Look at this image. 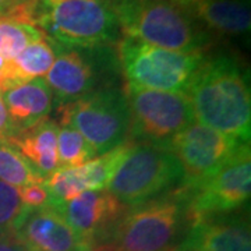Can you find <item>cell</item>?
<instances>
[{
	"instance_id": "cell-1",
	"label": "cell",
	"mask_w": 251,
	"mask_h": 251,
	"mask_svg": "<svg viewBox=\"0 0 251 251\" xmlns=\"http://www.w3.org/2000/svg\"><path fill=\"white\" fill-rule=\"evenodd\" d=\"M186 94L197 122L239 141L250 143V88L246 72L233 56H205Z\"/></svg>"
},
{
	"instance_id": "cell-2",
	"label": "cell",
	"mask_w": 251,
	"mask_h": 251,
	"mask_svg": "<svg viewBox=\"0 0 251 251\" xmlns=\"http://www.w3.org/2000/svg\"><path fill=\"white\" fill-rule=\"evenodd\" d=\"M190 226L187 190L181 184L147 202L127 206L108 242L113 251H176Z\"/></svg>"
},
{
	"instance_id": "cell-3",
	"label": "cell",
	"mask_w": 251,
	"mask_h": 251,
	"mask_svg": "<svg viewBox=\"0 0 251 251\" xmlns=\"http://www.w3.org/2000/svg\"><path fill=\"white\" fill-rule=\"evenodd\" d=\"M112 6L125 36L175 52H205L211 45L209 34L173 0H127Z\"/></svg>"
},
{
	"instance_id": "cell-4",
	"label": "cell",
	"mask_w": 251,
	"mask_h": 251,
	"mask_svg": "<svg viewBox=\"0 0 251 251\" xmlns=\"http://www.w3.org/2000/svg\"><path fill=\"white\" fill-rule=\"evenodd\" d=\"M35 25L49 41L72 48L115 46L122 39L110 0H59L50 6L38 0Z\"/></svg>"
},
{
	"instance_id": "cell-5",
	"label": "cell",
	"mask_w": 251,
	"mask_h": 251,
	"mask_svg": "<svg viewBox=\"0 0 251 251\" xmlns=\"http://www.w3.org/2000/svg\"><path fill=\"white\" fill-rule=\"evenodd\" d=\"M126 84L135 88L187 92L205 52H175L122 36L116 46Z\"/></svg>"
},
{
	"instance_id": "cell-6",
	"label": "cell",
	"mask_w": 251,
	"mask_h": 251,
	"mask_svg": "<svg viewBox=\"0 0 251 251\" xmlns=\"http://www.w3.org/2000/svg\"><path fill=\"white\" fill-rule=\"evenodd\" d=\"M181 181V166L171 150L131 141L106 190L123 205L134 206L171 191Z\"/></svg>"
},
{
	"instance_id": "cell-7",
	"label": "cell",
	"mask_w": 251,
	"mask_h": 251,
	"mask_svg": "<svg viewBox=\"0 0 251 251\" xmlns=\"http://www.w3.org/2000/svg\"><path fill=\"white\" fill-rule=\"evenodd\" d=\"M52 45L56 60L45 81L52 90L56 109L67 106L92 91L116 85L115 75L120 63L113 46L72 48L54 42Z\"/></svg>"
},
{
	"instance_id": "cell-8",
	"label": "cell",
	"mask_w": 251,
	"mask_h": 251,
	"mask_svg": "<svg viewBox=\"0 0 251 251\" xmlns=\"http://www.w3.org/2000/svg\"><path fill=\"white\" fill-rule=\"evenodd\" d=\"M60 125L72 126L94 148L97 156L127 140L130 108L125 90L117 85L92 91L67 106L56 109Z\"/></svg>"
},
{
	"instance_id": "cell-9",
	"label": "cell",
	"mask_w": 251,
	"mask_h": 251,
	"mask_svg": "<svg viewBox=\"0 0 251 251\" xmlns=\"http://www.w3.org/2000/svg\"><path fill=\"white\" fill-rule=\"evenodd\" d=\"M130 108L128 140L168 148L176 135L196 122L191 100L186 92L135 88L126 84Z\"/></svg>"
},
{
	"instance_id": "cell-10",
	"label": "cell",
	"mask_w": 251,
	"mask_h": 251,
	"mask_svg": "<svg viewBox=\"0 0 251 251\" xmlns=\"http://www.w3.org/2000/svg\"><path fill=\"white\" fill-rule=\"evenodd\" d=\"M184 188L188 194L190 224L200 218L239 209L250 200L251 194L250 144L243 145L229 161L205 179Z\"/></svg>"
},
{
	"instance_id": "cell-11",
	"label": "cell",
	"mask_w": 251,
	"mask_h": 251,
	"mask_svg": "<svg viewBox=\"0 0 251 251\" xmlns=\"http://www.w3.org/2000/svg\"><path fill=\"white\" fill-rule=\"evenodd\" d=\"M246 144L250 143L222 134L196 120L176 135L169 145L183 171L181 186L191 187L205 179Z\"/></svg>"
},
{
	"instance_id": "cell-12",
	"label": "cell",
	"mask_w": 251,
	"mask_h": 251,
	"mask_svg": "<svg viewBox=\"0 0 251 251\" xmlns=\"http://www.w3.org/2000/svg\"><path fill=\"white\" fill-rule=\"evenodd\" d=\"M50 208L72 226L75 233L90 243L92 250L108 242L113 227L127 209L108 190L84 191Z\"/></svg>"
},
{
	"instance_id": "cell-13",
	"label": "cell",
	"mask_w": 251,
	"mask_h": 251,
	"mask_svg": "<svg viewBox=\"0 0 251 251\" xmlns=\"http://www.w3.org/2000/svg\"><path fill=\"white\" fill-rule=\"evenodd\" d=\"M13 232L29 251H92V246L75 233L50 206H24Z\"/></svg>"
},
{
	"instance_id": "cell-14",
	"label": "cell",
	"mask_w": 251,
	"mask_h": 251,
	"mask_svg": "<svg viewBox=\"0 0 251 251\" xmlns=\"http://www.w3.org/2000/svg\"><path fill=\"white\" fill-rule=\"evenodd\" d=\"M177 251H251L250 225L230 212L200 218L190 224Z\"/></svg>"
},
{
	"instance_id": "cell-15",
	"label": "cell",
	"mask_w": 251,
	"mask_h": 251,
	"mask_svg": "<svg viewBox=\"0 0 251 251\" xmlns=\"http://www.w3.org/2000/svg\"><path fill=\"white\" fill-rule=\"evenodd\" d=\"M57 133V125L45 117L28 128L16 131L9 138L7 145L16 148L36 173L46 179L59 168Z\"/></svg>"
},
{
	"instance_id": "cell-16",
	"label": "cell",
	"mask_w": 251,
	"mask_h": 251,
	"mask_svg": "<svg viewBox=\"0 0 251 251\" xmlns=\"http://www.w3.org/2000/svg\"><path fill=\"white\" fill-rule=\"evenodd\" d=\"M14 131L28 128L48 117L53 106V94L44 78L21 82L1 94Z\"/></svg>"
},
{
	"instance_id": "cell-17",
	"label": "cell",
	"mask_w": 251,
	"mask_h": 251,
	"mask_svg": "<svg viewBox=\"0 0 251 251\" xmlns=\"http://www.w3.org/2000/svg\"><path fill=\"white\" fill-rule=\"evenodd\" d=\"M196 20L221 35H242L250 31L247 0H206L191 10Z\"/></svg>"
},
{
	"instance_id": "cell-18",
	"label": "cell",
	"mask_w": 251,
	"mask_h": 251,
	"mask_svg": "<svg viewBox=\"0 0 251 251\" xmlns=\"http://www.w3.org/2000/svg\"><path fill=\"white\" fill-rule=\"evenodd\" d=\"M54 48L49 39H41L28 45L13 59L14 72L20 82L41 78L49 73L54 62Z\"/></svg>"
},
{
	"instance_id": "cell-19",
	"label": "cell",
	"mask_w": 251,
	"mask_h": 251,
	"mask_svg": "<svg viewBox=\"0 0 251 251\" xmlns=\"http://www.w3.org/2000/svg\"><path fill=\"white\" fill-rule=\"evenodd\" d=\"M46 38L42 29L13 18H0V54L13 60L28 45Z\"/></svg>"
},
{
	"instance_id": "cell-20",
	"label": "cell",
	"mask_w": 251,
	"mask_h": 251,
	"mask_svg": "<svg viewBox=\"0 0 251 251\" xmlns=\"http://www.w3.org/2000/svg\"><path fill=\"white\" fill-rule=\"evenodd\" d=\"M130 145L131 141L127 138L125 143L120 144L116 148L110 150L106 153H102L98 158H94L85 165L80 166L82 177L87 186V191L106 190L109 181Z\"/></svg>"
},
{
	"instance_id": "cell-21",
	"label": "cell",
	"mask_w": 251,
	"mask_h": 251,
	"mask_svg": "<svg viewBox=\"0 0 251 251\" xmlns=\"http://www.w3.org/2000/svg\"><path fill=\"white\" fill-rule=\"evenodd\" d=\"M0 181L21 188L29 184H42L44 179L16 148L0 144Z\"/></svg>"
},
{
	"instance_id": "cell-22",
	"label": "cell",
	"mask_w": 251,
	"mask_h": 251,
	"mask_svg": "<svg viewBox=\"0 0 251 251\" xmlns=\"http://www.w3.org/2000/svg\"><path fill=\"white\" fill-rule=\"evenodd\" d=\"M44 187L48 191V205H56L66 202L78 194L87 191V186L82 177L80 166L78 168H62L59 166L56 171L44 179Z\"/></svg>"
},
{
	"instance_id": "cell-23",
	"label": "cell",
	"mask_w": 251,
	"mask_h": 251,
	"mask_svg": "<svg viewBox=\"0 0 251 251\" xmlns=\"http://www.w3.org/2000/svg\"><path fill=\"white\" fill-rule=\"evenodd\" d=\"M57 153L59 166L62 168H78L97 158L91 144L72 126H63L59 128Z\"/></svg>"
},
{
	"instance_id": "cell-24",
	"label": "cell",
	"mask_w": 251,
	"mask_h": 251,
	"mask_svg": "<svg viewBox=\"0 0 251 251\" xmlns=\"http://www.w3.org/2000/svg\"><path fill=\"white\" fill-rule=\"evenodd\" d=\"M23 208L18 188L0 181V232L13 230Z\"/></svg>"
},
{
	"instance_id": "cell-25",
	"label": "cell",
	"mask_w": 251,
	"mask_h": 251,
	"mask_svg": "<svg viewBox=\"0 0 251 251\" xmlns=\"http://www.w3.org/2000/svg\"><path fill=\"white\" fill-rule=\"evenodd\" d=\"M18 194L23 205L27 208H42L48 205L49 196L44 184H29L18 188Z\"/></svg>"
},
{
	"instance_id": "cell-26",
	"label": "cell",
	"mask_w": 251,
	"mask_h": 251,
	"mask_svg": "<svg viewBox=\"0 0 251 251\" xmlns=\"http://www.w3.org/2000/svg\"><path fill=\"white\" fill-rule=\"evenodd\" d=\"M0 251H29L13 230L0 232Z\"/></svg>"
},
{
	"instance_id": "cell-27",
	"label": "cell",
	"mask_w": 251,
	"mask_h": 251,
	"mask_svg": "<svg viewBox=\"0 0 251 251\" xmlns=\"http://www.w3.org/2000/svg\"><path fill=\"white\" fill-rule=\"evenodd\" d=\"M16 131H14L11 122H10L7 109L4 106L1 95H0V144H7L9 138Z\"/></svg>"
},
{
	"instance_id": "cell-28",
	"label": "cell",
	"mask_w": 251,
	"mask_h": 251,
	"mask_svg": "<svg viewBox=\"0 0 251 251\" xmlns=\"http://www.w3.org/2000/svg\"><path fill=\"white\" fill-rule=\"evenodd\" d=\"M24 0H0V18L7 17L13 10Z\"/></svg>"
},
{
	"instance_id": "cell-29",
	"label": "cell",
	"mask_w": 251,
	"mask_h": 251,
	"mask_svg": "<svg viewBox=\"0 0 251 251\" xmlns=\"http://www.w3.org/2000/svg\"><path fill=\"white\" fill-rule=\"evenodd\" d=\"M173 1L177 3L180 7L187 10L188 13H191V10L194 9L196 6H198V4L202 3V1H206V0H173Z\"/></svg>"
},
{
	"instance_id": "cell-30",
	"label": "cell",
	"mask_w": 251,
	"mask_h": 251,
	"mask_svg": "<svg viewBox=\"0 0 251 251\" xmlns=\"http://www.w3.org/2000/svg\"><path fill=\"white\" fill-rule=\"evenodd\" d=\"M42 4H45V6H50V4H54V3H57L59 0H39Z\"/></svg>"
},
{
	"instance_id": "cell-31",
	"label": "cell",
	"mask_w": 251,
	"mask_h": 251,
	"mask_svg": "<svg viewBox=\"0 0 251 251\" xmlns=\"http://www.w3.org/2000/svg\"><path fill=\"white\" fill-rule=\"evenodd\" d=\"M92 251H113V250H110V249H108V247H95Z\"/></svg>"
},
{
	"instance_id": "cell-32",
	"label": "cell",
	"mask_w": 251,
	"mask_h": 251,
	"mask_svg": "<svg viewBox=\"0 0 251 251\" xmlns=\"http://www.w3.org/2000/svg\"><path fill=\"white\" fill-rule=\"evenodd\" d=\"M119 1H127V0H110V3H119Z\"/></svg>"
},
{
	"instance_id": "cell-33",
	"label": "cell",
	"mask_w": 251,
	"mask_h": 251,
	"mask_svg": "<svg viewBox=\"0 0 251 251\" xmlns=\"http://www.w3.org/2000/svg\"><path fill=\"white\" fill-rule=\"evenodd\" d=\"M176 251H177V250H176Z\"/></svg>"
}]
</instances>
